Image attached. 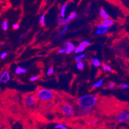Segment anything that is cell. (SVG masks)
Listing matches in <instances>:
<instances>
[{"instance_id":"1","label":"cell","mask_w":129,"mask_h":129,"mask_svg":"<svg viewBox=\"0 0 129 129\" xmlns=\"http://www.w3.org/2000/svg\"><path fill=\"white\" fill-rule=\"evenodd\" d=\"M96 102H97V98L96 96L92 94L82 96L78 100V103L80 107L87 109L93 107V106L95 105Z\"/></svg>"},{"instance_id":"2","label":"cell","mask_w":129,"mask_h":129,"mask_svg":"<svg viewBox=\"0 0 129 129\" xmlns=\"http://www.w3.org/2000/svg\"><path fill=\"white\" fill-rule=\"evenodd\" d=\"M37 96L38 98L41 100H49L53 98V94L50 90L46 89H41L38 91Z\"/></svg>"},{"instance_id":"3","label":"cell","mask_w":129,"mask_h":129,"mask_svg":"<svg viewBox=\"0 0 129 129\" xmlns=\"http://www.w3.org/2000/svg\"><path fill=\"white\" fill-rule=\"evenodd\" d=\"M116 119L119 122H128L129 121V112L127 110H123L117 114Z\"/></svg>"},{"instance_id":"4","label":"cell","mask_w":129,"mask_h":129,"mask_svg":"<svg viewBox=\"0 0 129 129\" xmlns=\"http://www.w3.org/2000/svg\"><path fill=\"white\" fill-rule=\"evenodd\" d=\"M61 111L66 116H71L74 113V109L71 105L69 104H66L62 107Z\"/></svg>"},{"instance_id":"5","label":"cell","mask_w":129,"mask_h":129,"mask_svg":"<svg viewBox=\"0 0 129 129\" xmlns=\"http://www.w3.org/2000/svg\"><path fill=\"white\" fill-rule=\"evenodd\" d=\"M35 97L34 95H32V94H29L25 97V103H26V105L28 107H32V106L34 105V104L35 103Z\"/></svg>"},{"instance_id":"6","label":"cell","mask_w":129,"mask_h":129,"mask_svg":"<svg viewBox=\"0 0 129 129\" xmlns=\"http://www.w3.org/2000/svg\"><path fill=\"white\" fill-rule=\"evenodd\" d=\"M108 31H109V27H107V26H104L103 24H101L96 27V33L97 35H102V34L107 33Z\"/></svg>"},{"instance_id":"7","label":"cell","mask_w":129,"mask_h":129,"mask_svg":"<svg viewBox=\"0 0 129 129\" xmlns=\"http://www.w3.org/2000/svg\"><path fill=\"white\" fill-rule=\"evenodd\" d=\"M10 80V75L9 71H5L1 75L0 77V81L1 82L6 83Z\"/></svg>"},{"instance_id":"8","label":"cell","mask_w":129,"mask_h":129,"mask_svg":"<svg viewBox=\"0 0 129 129\" xmlns=\"http://www.w3.org/2000/svg\"><path fill=\"white\" fill-rule=\"evenodd\" d=\"M77 17H78V15H77V14L76 13V12H73V13H71V14H70V16L68 17V18H66V19H64V23H65V25H66V24L68 23L69 22H70L71 21L76 19Z\"/></svg>"},{"instance_id":"9","label":"cell","mask_w":129,"mask_h":129,"mask_svg":"<svg viewBox=\"0 0 129 129\" xmlns=\"http://www.w3.org/2000/svg\"><path fill=\"white\" fill-rule=\"evenodd\" d=\"M100 17L103 19H107L109 18V16L108 14L105 12V10L103 9H101L100 10Z\"/></svg>"},{"instance_id":"10","label":"cell","mask_w":129,"mask_h":129,"mask_svg":"<svg viewBox=\"0 0 129 129\" xmlns=\"http://www.w3.org/2000/svg\"><path fill=\"white\" fill-rule=\"evenodd\" d=\"M114 21L112 20H110V19H104V20L102 21V24H103L104 26H107V27H110L111 26L114 25Z\"/></svg>"},{"instance_id":"11","label":"cell","mask_w":129,"mask_h":129,"mask_svg":"<svg viewBox=\"0 0 129 129\" xmlns=\"http://www.w3.org/2000/svg\"><path fill=\"white\" fill-rule=\"evenodd\" d=\"M91 63L94 67H99L102 65V63L97 58H93L91 60Z\"/></svg>"},{"instance_id":"12","label":"cell","mask_w":129,"mask_h":129,"mask_svg":"<svg viewBox=\"0 0 129 129\" xmlns=\"http://www.w3.org/2000/svg\"><path fill=\"white\" fill-rule=\"evenodd\" d=\"M66 8H67V4L65 3V4L62 5V7L60 8V16L62 18H65V13H66Z\"/></svg>"},{"instance_id":"13","label":"cell","mask_w":129,"mask_h":129,"mask_svg":"<svg viewBox=\"0 0 129 129\" xmlns=\"http://www.w3.org/2000/svg\"><path fill=\"white\" fill-rule=\"evenodd\" d=\"M27 70L25 68H21V67H18L16 69V71H15V73L17 75H21L23 73H26Z\"/></svg>"},{"instance_id":"14","label":"cell","mask_w":129,"mask_h":129,"mask_svg":"<svg viewBox=\"0 0 129 129\" xmlns=\"http://www.w3.org/2000/svg\"><path fill=\"white\" fill-rule=\"evenodd\" d=\"M68 25H67L66 24V25H65V26H64V28H63V29L60 32L59 35H58V39H60L63 36V35H65V33H66V32L68 31Z\"/></svg>"},{"instance_id":"15","label":"cell","mask_w":129,"mask_h":129,"mask_svg":"<svg viewBox=\"0 0 129 129\" xmlns=\"http://www.w3.org/2000/svg\"><path fill=\"white\" fill-rule=\"evenodd\" d=\"M90 112V110H89L87 108H83V109H82L81 111H80V114L83 116H86L89 114Z\"/></svg>"},{"instance_id":"16","label":"cell","mask_w":129,"mask_h":129,"mask_svg":"<svg viewBox=\"0 0 129 129\" xmlns=\"http://www.w3.org/2000/svg\"><path fill=\"white\" fill-rule=\"evenodd\" d=\"M2 29L4 31H7L8 30V28H9V25H8V22L7 21L4 20L2 23Z\"/></svg>"},{"instance_id":"17","label":"cell","mask_w":129,"mask_h":129,"mask_svg":"<svg viewBox=\"0 0 129 129\" xmlns=\"http://www.w3.org/2000/svg\"><path fill=\"white\" fill-rule=\"evenodd\" d=\"M84 50H85V48H83V47L78 46L77 47V48H75V53L76 54H78L79 53L83 52V51H84Z\"/></svg>"},{"instance_id":"18","label":"cell","mask_w":129,"mask_h":129,"mask_svg":"<svg viewBox=\"0 0 129 129\" xmlns=\"http://www.w3.org/2000/svg\"><path fill=\"white\" fill-rule=\"evenodd\" d=\"M91 45V42H89V41H84L83 42H82L81 43L79 44V46L81 47H83V48H86V47L89 46Z\"/></svg>"},{"instance_id":"19","label":"cell","mask_w":129,"mask_h":129,"mask_svg":"<svg viewBox=\"0 0 129 129\" xmlns=\"http://www.w3.org/2000/svg\"><path fill=\"white\" fill-rule=\"evenodd\" d=\"M86 57V55L85 54H82L80 55H77L75 57V60L77 62H79V61H82L84 58Z\"/></svg>"},{"instance_id":"20","label":"cell","mask_w":129,"mask_h":129,"mask_svg":"<svg viewBox=\"0 0 129 129\" xmlns=\"http://www.w3.org/2000/svg\"><path fill=\"white\" fill-rule=\"evenodd\" d=\"M77 68L80 70H82L84 68V64L82 61L77 62Z\"/></svg>"},{"instance_id":"21","label":"cell","mask_w":129,"mask_h":129,"mask_svg":"<svg viewBox=\"0 0 129 129\" xmlns=\"http://www.w3.org/2000/svg\"><path fill=\"white\" fill-rule=\"evenodd\" d=\"M39 22L42 26H45L46 23H45V15L42 14L41 16V18H40V20H39Z\"/></svg>"},{"instance_id":"22","label":"cell","mask_w":129,"mask_h":129,"mask_svg":"<svg viewBox=\"0 0 129 129\" xmlns=\"http://www.w3.org/2000/svg\"><path fill=\"white\" fill-rule=\"evenodd\" d=\"M103 80H99L98 82H97L94 83V84H93V87H101V86H102V84H103Z\"/></svg>"},{"instance_id":"23","label":"cell","mask_w":129,"mask_h":129,"mask_svg":"<svg viewBox=\"0 0 129 129\" xmlns=\"http://www.w3.org/2000/svg\"><path fill=\"white\" fill-rule=\"evenodd\" d=\"M55 128L57 129H68V128L65 125H62V124H57L55 126Z\"/></svg>"},{"instance_id":"24","label":"cell","mask_w":129,"mask_h":129,"mask_svg":"<svg viewBox=\"0 0 129 129\" xmlns=\"http://www.w3.org/2000/svg\"><path fill=\"white\" fill-rule=\"evenodd\" d=\"M57 22H58V24L60 26H62L63 25H65V23H64V19H63V18L62 17H60L59 18H58L57 19Z\"/></svg>"},{"instance_id":"25","label":"cell","mask_w":129,"mask_h":129,"mask_svg":"<svg viewBox=\"0 0 129 129\" xmlns=\"http://www.w3.org/2000/svg\"><path fill=\"white\" fill-rule=\"evenodd\" d=\"M129 86L128 85H127V84H122L121 86H120V89H121V90H125V89H126L128 88Z\"/></svg>"},{"instance_id":"26","label":"cell","mask_w":129,"mask_h":129,"mask_svg":"<svg viewBox=\"0 0 129 129\" xmlns=\"http://www.w3.org/2000/svg\"><path fill=\"white\" fill-rule=\"evenodd\" d=\"M73 51H75L74 49H73V48H69V47H68V48H67V49H66V54H70L71 53H72Z\"/></svg>"},{"instance_id":"27","label":"cell","mask_w":129,"mask_h":129,"mask_svg":"<svg viewBox=\"0 0 129 129\" xmlns=\"http://www.w3.org/2000/svg\"><path fill=\"white\" fill-rule=\"evenodd\" d=\"M8 53L7 52H3L1 53V55H0V58H1V59H4L5 57L7 56Z\"/></svg>"},{"instance_id":"28","label":"cell","mask_w":129,"mask_h":129,"mask_svg":"<svg viewBox=\"0 0 129 129\" xmlns=\"http://www.w3.org/2000/svg\"><path fill=\"white\" fill-rule=\"evenodd\" d=\"M38 78H39V77H38V76H33V77H32L30 78V81L35 82L37 80Z\"/></svg>"},{"instance_id":"29","label":"cell","mask_w":129,"mask_h":129,"mask_svg":"<svg viewBox=\"0 0 129 129\" xmlns=\"http://www.w3.org/2000/svg\"><path fill=\"white\" fill-rule=\"evenodd\" d=\"M66 49H67L66 48H63L62 49H60L58 50V53L63 54V53H66Z\"/></svg>"},{"instance_id":"30","label":"cell","mask_w":129,"mask_h":129,"mask_svg":"<svg viewBox=\"0 0 129 129\" xmlns=\"http://www.w3.org/2000/svg\"><path fill=\"white\" fill-rule=\"evenodd\" d=\"M53 73V68H49L48 70V71H47V74H48V75H51Z\"/></svg>"},{"instance_id":"31","label":"cell","mask_w":129,"mask_h":129,"mask_svg":"<svg viewBox=\"0 0 129 129\" xmlns=\"http://www.w3.org/2000/svg\"><path fill=\"white\" fill-rule=\"evenodd\" d=\"M115 86V84L113 82H109V84H108V87H109V88L112 89V88H114Z\"/></svg>"},{"instance_id":"32","label":"cell","mask_w":129,"mask_h":129,"mask_svg":"<svg viewBox=\"0 0 129 129\" xmlns=\"http://www.w3.org/2000/svg\"><path fill=\"white\" fill-rule=\"evenodd\" d=\"M12 28H13V29L14 30H18L19 28V25L17 23L14 24V25H12Z\"/></svg>"},{"instance_id":"33","label":"cell","mask_w":129,"mask_h":129,"mask_svg":"<svg viewBox=\"0 0 129 129\" xmlns=\"http://www.w3.org/2000/svg\"><path fill=\"white\" fill-rule=\"evenodd\" d=\"M107 67H108V66L107 65V64H103V71H107Z\"/></svg>"},{"instance_id":"34","label":"cell","mask_w":129,"mask_h":129,"mask_svg":"<svg viewBox=\"0 0 129 129\" xmlns=\"http://www.w3.org/2000/svg\"><path fill=\"white\" fill-rule=\"evenodd\" d=\"M90 123H91L92 125H94V124H96V121L94 120V119H92V120H90Z\"/></svg>"},{"instance_id":"35","label":"cell","mask_w":129,"mask_h":129,"mask_svg":"<svg viewBox=\"0 0 129 129\" xmlns=\"http://www.w3.org/2000/svg\"><path fill=\"white\" fill-rule=\"evenodd\" d=\"M63 47L64 48H66L68 47V42H63Z\"/></svg>"},{"instance_id":"36","label":"cell","mask_w":129,"mask_h":129,"mask_svg":"<svg viewBox=\"0 0 129 129\" xmlns=\"http://www.w3.org/2000/svg\"><path fill=\"white\" fill-rule=\"evenodd\" d=\"M107 71H112L111 68H110V66H108V67H107Z\"/></svg>"},{"instance_id":"37","label":"cell","mask_w":129,"mask_h":129,"mask_svg":"<svg viewBox=\"0 0 129 129\" xmlns=\"http://www.w3.org/2000/svg\"><path fill=\"white\" fill-rule=\"evenodd\" d=\"M23 37H24V35H20V37H19V39H23Z\"/></svg>"}]
</instances>
